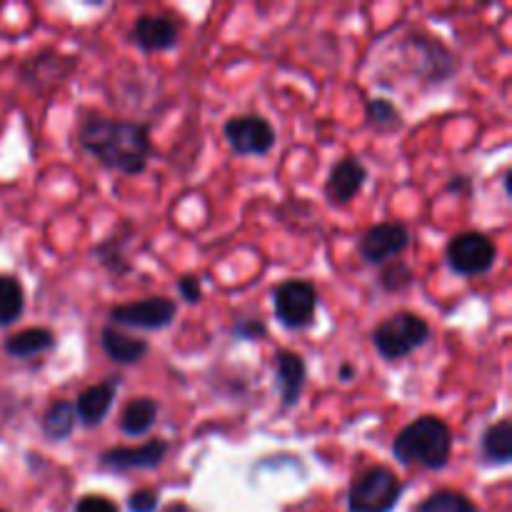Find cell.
Wrapping results in <instances>:
<instances>
[{
  "label": "cell",
  "instance_id": "obj_22",
  "mask_svg": "<svg viewBox=\"0 0 512 512\" xmlns=\"http://www.w3.org/2000/svg\"><path fill=\"white\" fill-rule=\"evenodd\" d=\"M365 113H368V123L373 125L375 130L400 128V120H403V118H400V110L385 98L370 100L368 108H365Z\"/></svg>",
  "mask_w": 512,
  "mask_h": 512
},
{
  "label": "cell",
  "instance_id": "obj_2",
  "mask_svg": "<svg viewBox=\"0 0 512 512\" xmlns=\"http://www.w3.org/2000/svg\"><path fill=\"white\" fill-rule=\"evenodd\" d=\"M393 455L403 465H423L428 470L448 468L453 455V433L435 415H423L405 425L393 440Z\"/></svg>",
  "mask_w": 512,
  "mask_h": 512
},
{
  "label": "cell",
  "instance_id": "obj_7",
  "mask_svg": "<svg viewBox=\"0 0 512 512\" xmlns=\"http://www.w3.org/2000/svg\"><path fill=\"white\" fill-rule=\"evenodd\" d=\"M223 135L235 155H268L275 148V130L260 115H235L223 125Z\"/></svg>",
  "mask_w": 512,
  "mask_h": 512
},
{
  "label": "cell",
  "instance_id": "obj_23",
  "mask_svg": "<svg viewBox=\"0 0 512 512\" xmlns=\"http://www.w3.org/2000/svg\"><path fill=\"white\" fill-rule=\"evenodd\" d=\"M413 268L403 260H393V263L385 265L383 275H380V285H383L388 293H400V290L410 288L413 285Z\"/></svg>",
  "mask_w": 512,
  "mask_h": 512
},
{
  "label": "cell",
  "instance_id": "obj_26",
  "mask_svg": "<svg viewBox=\"0 0 512 512\" xmlns=\"http://www.w3.org/2000/svg\"><path fill=\"white\" fill-rule=\"evenodd\" d=\"M75 512H120L113 500L103 498V495H85L75 505Z\"/></svg>",
  "mask_w": 512,
  "mask_h": 512
},
{
  "label": "cell",
  "instance_id": "obj_10",
  "mask_svg": "<svg viewBox=\"0 0 512 512\" xmlns=\"http://www.w3.org/2000/svg\"><path fill=\"white\" fill-rule=\"evenodd\" d=\"M180 28L168 15H140L133 25L130 40L145 53H163V50L175 48Z\"/></svg>",
  "mask_w": 512,
  "mask_h": 512
},
{
  "label": "cell",
  "instance_id": "obj_14",
  "mask_svg": "<svg viewBox=\"0 0 512 512\" xmlns=\"http://www.w3.org/2000/svg\"><path fill=\"white\" fill-rule=\"evenodd\" d=\"M273 370L280 395H283V405L285 408H293L300 400V393L305 388V378H308L303 355L293 353V350H278L273 358Z\"/></svg>",
  "mask_w": 512,
  "mask_h": 512
},
{
  "label": "cell",
  "instance_id": "obj_8",
  "mask_svg": "<svg viewBox=\"0 0 512 512\" xmlns=\"http://www.w3.org/2000/svg\"><path fill=\"white\" fill-rule=\"evenodd\" d=\"M178 315V305L170 298H143L138 303H125L115 305L108 313L110 325H125V328H138V330H163Z\"/></svg>",
  "mask_w": 512,
  "mask_h": 512
},
{
  "label": "cell",
  "instance_id": "obj_9",
  "mask_svg": "<svg viewBox=\"0 0 512 512\" xmlns=\"http://www.w3.org/2000/svg\"><path fill=\"white\" fill-rule=\"evenodd\" d=\"M410 240V230L403 223H378L360 235L358 253L365 263L388 265L408 250Z\"/></svg>",
  "mask_w": 512,
  "mask_h": 512
},
{
  "label": "cell",
  "instance_id": "obj_16",
  "mask_svg": "<svg viewBox=\"0 0 512 512\" xmlns=\"http://www.w3.org/2000/svg\"><path fill=\"white\" fill-rule=\"evenodd\" d=\"M3 348L5 355H10L13 360H28L55 348V335L48 328H25L10 335Z\"/></svg>",
  "mask_w": 512,
  "mask_h": 512
},
{
  "label": "cell",
  "instance_id": "obj_12",
  "mask_svg": "<svg viewBox=\"0 0 512 512\" xmlns=\"http://www.w3.org/2000/svg\"><path fill=\"white\" fill-rule=\"evenodd\" d=\"M368 180V168L358 158H345L330 170L325 180V198L333 205H345L353 198H358Z\"/></svg>",
  "mask_w": 512,
  "mask_h": 512
},
{
  "label": "cell",
  "instance_id": "obj_20",
  "mask_svg": "<svg viewBox=\"0 0 512 512\" xmlns=\"http://www.w3.org/2000/svg\"><path fill=\"white\" fill-rule=\"evenodd\" d=\"M25 310V290L15 275H0V325H13Z\"/></svg>",
  "mask_w": 512,
  "mask_h": 512
},
{
  "label": "cell",
  "instance_id": "obj_17",
  "mask_svg": "<svg viewBox=\"0 0 512 512\" xmlns=\"http://www.w3.org/2000/svg\"><path fill=\"white\" fill-rule=\"evenodd\" d=\"M158 420V400L153 398H135L130 400L120 415V430L128 438H143L153 430Z\"/></svg>",
  "mask_w": 512,
  "mask_h": 512
},
{
  "label": "cell",
  "instance_id": "obj_3",
  "mask_svg": "<svg viewBox=\"0 0 512 512\" xmlns=\"http://www.w3.org/2000/svg\"><path fill=\"white\" fill-rule=\"evenodd\" d=\"M403 495V483L385 465L365 470L348 490V512H393Z\"/></svg>",
  "mask_w": 512,
  "mask_h": 512
},
{
  "label": "cell",
  "instance_id": "obj_25",
  "mask_svg": "<svg viewBox=\"0 0 512 512\" xmlns=\"http://www.w3.org/2000/svg\"><path fill=\"white\" fill-rule=\"evenodd\" d=\"M233 335L238 340H260L268 335V328H265L263 320H238L233 328Z\"/></svg>",
  "mask_w": 512,
  "mask_h": 512
},
{
  "label": "cell",
  "instance_id": "obj_19",
  "mask_svg": "<svg viewBox=\"0 0 512 512\" xmlns=\"http://www.w3.org/2000/svg\"><path fill=\"white\" fill-rule=\"evenodd\" d=\"M78 425V415H75V408L70 400H58V403L50 405L43 415V435L53 443H60V440L70 438Z\"/></svg>",
  "mask_w": 512,
  "mask_h": 512
},
{
  "label": "cell",
  "instance_id": "obj_5",
  "mask_svg": "<svg viewBox=\"0 0 512 512\" xmlns=\"http://www.w3.org/2000/svg\"><path fill=\"white\" fill-rule=\"evenodd\" d=\"M445 260H448L450 270L460 278H478L493 270L495 260H498V248L493 240L478 230H468V233H458L445 248Z\"/></svg>",
  "mask_w": 512,
  "mask_h": 512
},
{
  "label": "cell",
  "instance_id": "obj_27",
  "mask_svg": "<svg viewBox=\"0 0 512 512\" xmlns=\"http://www.w3.org/2000/svg\"><path fill=\"white\" fill-rule=\"evenodd\" d=\"M178 293L183 295L185 303H200V300H203V283H200V278H195V275H183V278L178 280Z\"/></svg>",
  "mask_w": 512,
  "mask_h": 512
},
{
  "label": "cell",
  "instance_id": "obj_28",
  "mask_svg": "<svg viewBox=\"0 0 512 512\" xmlns=\"http://www.w3.org/2000/svg\"><path fill=\"white\" fill-rule=\"evenodd\" d=\"M163 512H195V510H190L185 503H173V505H168Z\"/></svg>",
  "mask_w": 512,
  "mask_h": 512
},
{
  "label": "cell",
  "instance_id": "obj_21",
  "mask_svg": "<svg viewBox=\"0 0 512 512\" xmlns=\"http://www.w3.org/2000/svg\"><path fill=\"white\" fill-rule=\"evenodd\" d=\"M413 512H480L478 505L458 490H435L433 495L415 505Z\"/></svg>",
  "mask_w": 512,
  "mask_h": 512
},
{
  "label": "cell",
  "instance_id": "obj_4",
  "mask_svg": "<svg viewBox=\"0 0 512 512\" xmlns=\"http://www.w3.org/2000/svg\"><path fill=\"white\" fill-rule=\"evenodd\" d=\"M370 340L385 360H403L428 343L430 325L415 313H395L373 330Z\"/></svg>",
  "mask_w": 512,
  "mask_h": 512
},
{
  "label": "cell",
  "instance_id": "obj_6",
  "mask_svg": "<svg viewBox=\"0 0 512 512\" xmlns=\"http://www.w3.org/2000/svg\"><path fill=\"white\" fill-rule=\"evenodd\" d=\"M273 310L283 328H308L318 310V290L310 280H285L273 290Z\"/></svg>",
  "mask_w": 512,
  "mask_h": 512
},
{
  "label": "cell",
  "instance_id": "obj_29",
  "mask_svg": "<svg viewBox=\"0 0 512 512\" xmlns=\"http://www.w3.org/2000/svg\"><path fill=\"white\" fill-rule=\"evenodd\" d=\"M353 375H355L353 365H343V368H340V378H343V380H350Z\"/></svg>",
  "mask_w": 512,
  "mask_h": 512
},
{
  "label": "cell",
  "instance_id": "obj_11",
  "mask_svg": "<svg viewBox=\"0 0 512 512\" xmlns=\"http://www.w3.org/2000/svg\"><path fill=\"white\" fill-rule=\"evenodd\" d=\"M168 455V443L150 440L138 448H108L100 453V465L110 470H153Z\"/></svg>",
  "mask_w": 512,
  "mask_h": 512
},
{
  "label": "cell",
  "instance_id": "obj_24",
  "mask_svg": "<svg viewBox=\"0 0 512 512\" xmlns=\"http://www.w3.org/2000/svg\"><path fill=\"white\" fill-rule=\"evenodd\" d=\"M128 510L130 512H155L158 510V493L150 488L135 490L128 498Z\"/></svg>",
  "mask_w": 512,
  "mask_h": 512
},
{
  "label": "cell",
  "instance_id": "obj_15",
  "mask_svg": "<svg viewBox=\"0 0 512 512\" xmlns=\"http://www.w3.org/2000/svg\"><path fill=\"white\" fill-rule=\"evenodd\" d=\"M100 345H103V353L118 365L140 363L150 350V345L145 343V340L120 333L113 325H105V328L100 330Z\"/></svg>",
  "mask_w": 512,
  "mask_h": 512
},
{
  "label": "cell",
  "instance_id": "obj_13",
  "mask_svg": "<svg viewBox=\"0 0 512 512\" xmlns=\"http://www.w3.org/2000/svg\"><path fill=\"white\" fill-rule=\"evenodd\" d=\"M118 380L120 378H108L105 383L90 385V388H85L83 393L78 395L73 408H75V415H78V420L85 425V428H98V425L105 420V415L110 413L115 393H118Z\"/></svg>",
  "mask_w": 512,
  "mask_h": 512
},
{
  "label": "cell",
  "instance_id": "obj_18",
  "mask_svg": "<svg viewBox=\"0 0 512 512\" xmlns=\"http://www.w3.org/2000/svg\"><path fill=\"white\" fill-rule=\"evenodd\" d=\"M480 448L490 465H508L512 460V420L503 418L488 425L480 438Z\"/></svg>",
  "mask_w": 512,
  "mask_h": 512
},
{
  "label": "cell",
  "instance_id": "obj_1",
  "mask_svg": "<svg viewBox=\"0 0 512 512\" xmlns=\"http://www.w3.org/2000/svg\"><path fill=\"white\" fill-rule=\"evenodd\" d=\"M78 140L85 153L93 155L100 165L123 175L145 173L150 155H153L148 125L133 123V120H110L103 115H90L80 125Z\"/></svg>",
  "mask_w": 512,
  "mask_h": 512
},
{
  "label": "cell",
  "instance_id": "obj_30",
  "mask_svg": "<svg viewBox=\"0 0 512 512\" xmlns=\"http://www.w3.org/2000/svg\"><path fill=\"white\" fill-rule=\"evenodd\" d=\"M0 512H8V510H3V508H0Z\"/></svg>",
  "mask_w": 512,
  "mask_h": 512
}]
</instances>
